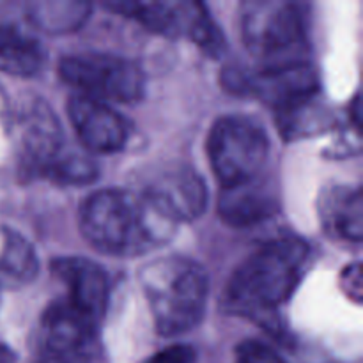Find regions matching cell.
I'll return each mask as SVG.
<instances>
[{"instance_id": "obj_12", "label": "cell", "mask_w": 363, "mask_h": 363, "mask_svg": "<svg viewBox=\"0 0 363 363\" xmlns=\"http://www.w3.org/2000/svg\"><path fill=\"white\" fill-rule=\"evenodd\" d=\"M98 326L66 298L50 303L38 330V354L91 357Z\"/></svg>"}, {"instance_id": "obj_19", "label": "cell", "mask_w": 363, "mask_h": 363, "mask_svg": "<svg viewBox=\"0 0 363 363\" xmlns=\"http://www.w3.org/2000/svg\"><path fill=\"white\" fill-rule=\"evenodd\" d=\"M45 177L60 184L82 186V184L92 183L98 177V167H96L94 160H91L89 156L64 149L59 158L46 170Z\"/></svg>"}, {"instance_id": "obj_11", "label": "cell", "mask_w": 363, "mask_h": 363, "mask_svg": "<svg viewBox=\"0 0 363 363\" xmlns=\"http://www.w3.org/2000/svg\"><path fill=\"white\" fill-rule=\"evenodd\" d=\"M67 117L80 144L94 155L123 151L131 135L126 117L98 99L73 94L67 101Z\"/></svg>"}, {"instance_id": "obj_7", "label": "cell", "mask_w": 363, "mask_h": 363, "mask_svg": "<svg viewBox=\"0 0 363 363\" xmlns=\"http://www.w3.org/2000/svg\"><path fill=\"white\" fill-rule=\"evenodd\" d=\"M241 38L250 53L269 64L286 62L282 55L305 39L303 6L291 0H247L240 13Z\"/></svg>"}, {"instance_id": "obj_9", "label": "cell", "mask_w": 363, "mask_h": 363, "mask_svg": "<svg viewBox=\"0 0 363 363\" xmlns=\"http://www.w3.org/2000/svg\"><path fill=\"white\" fill-rule=\"evenodd\" d=\"M140 191L176 223L201 218L209 197L202 176L186 163H169L155 170Z\"/></svg>"}, {"instance_id": "obj_20", "label": "cell", "mask_w": 363, "mask_h": 363, "mask_svg": "<svg viewBox=\"0 0 363 363\" xmlns=\"http://www.w3.org/2000/svg\"><path fill=\"white\" fill-rule=\"evenodd\" d=\"M234 363H286V360L262 340L248 339L236 347Z\"/></svg>"}, {"instance_id": "obj_17", "label": "cell", "mask_w": 363, "mask_h": 363, "mask_svg": "<svg viewBox=\"0 0 363 363\" xmlns=\"http://www.w3.org/2000/svg\"><path fill=\"white\" fill-rule=\"evenodd\" d=\"M39 273V261L34 247L16 230L4 229L0 250V282L25 286Z\"/></svg>"}, {"instance_id": "obj_18", "label": "cell", "mask_w": 363, "mask_h": 363, "mask_svg": "<svg viewBox=\"0 0 363 363\" xmlns=\"http://www.w3.org/2000/svg\"><path fill=\"white\" fill-rule=\"evenodd\" d=\"M91 13V4L80 0H55L34 2L28 7V18L48 34L73 32L85 23Z\"/></svg>"}, {"instance_id": "obj_22", "label": "cell", "mask_w": 363, "mask_h": 363, "mask_svg": "<svg viewBox=\"0 0 363 363\" xmlns=\"http://www.w3.org/2000/svg\"><path fill=\"white\" fill-rule=\"evenodd\" d=\"M197 353L186 344H172L165 350L158 351L147 363H195Z\"/></svg>"}, {"instance_id": "obj_4", "label": "cell", "mask_w": 363, "mask_h": 363, "mask_svg": "<svg viewBox=\"0 0 363 363\" xmlns=\"http://www.w3.org/2000/svg\"><path fill=\"white\" fill-rule=\"evenodd\" d=\"M206 151L220 186H233L261 176L269 156V137L252 117L223 116L209 130Z\"/></svg>"}, {"instance_id": "obj_16", "label": "cell", "mask_w": 363, "mask_h": 363, "mask_svg": "<svg viewBox=\"0 0 363 363\" xmlns=\"http://www.w3.org/2000/svg\"><path fill=\"white\" fill-rule=\"evenodd\" d=\"M46 50L28 32L11 21H0V71L11 77L30 78L41 73Z\"/></svg>"}, {"instance_id": "obj_24", "label": "cell", "mask_w": 363, "mask_h": 363, "mask_svg": "<svg viewBox=\"0 0 363 363\" xmlns=\"http://www.w3.org/2000/svg\"><path fill=\"white\" fill-rule=\"evenodd\" d=\"M14 360H16V357H14L13 351L4 346V344H0V363H14Z\"/></svg>"}, {"instance_id": "obj_21", "label": "cell", "mask_w": 363, "mask_h": 363, "mask_svg": "<svg viewBox=\"0 0 363 363\" xmlns=\"http://www.w3.org/2000/svg\"><path fill=\"white\" fill-rule=\"evenodd\" d=\"M340 287L346 293L350 300L360 303L363 296V279H362V266L360 262H353L347 266L340 275Z\"/></svg>"}, {"instance_id": "obj_6", "label": "cell", "mask_w": 363, "mask_h": 363, "mask_svg": "<svg viewBox=\"0 0 363 363\" xmlns=\"http://www.w3.org/2000/svg\"><path fill=\"white\" fill-rule=\"evenodd\" d=\"M106 9L124 14L147 30L167 38H186L216 57L225 50V38L208 7L197 0H151V2H106Z\"/></svg>"}, {"instance_id": "obj_10", "label": "cell", "mask_w": 363, "mask_h": 363, "mask_svg": "<svg viewBox=\"0 0 363 363\" xmlns=\"http://www.w3.org/2000/svg\"><path fill=\"white\" fill-rule=\"evenodd\" d=\"M64 151L59 119L43 98H32L20 116L18 162L25 174L45 176Z\"/></svg>"}, {"instance_id": "obj_14", "label": "cell", "mask_w": 363, "mask_h": 363, "mask_svg": "<svg viewBox=\"0 0 363 363\" xmlns=\"http://www.w3.org/2000/svg\"><path fill=\"white\" fill-rule=\"evenodd\" d=\"M279 188L262 176L245 183L222 186L218 197V215L227 225L245 229L254 227L280 213Z\"/></svg>"}, {"instance_id": "obj_15", "label": "cell", "mask_w": 363, "mask_h": 363, "mask_svg": "<svg viewBox=\"0 0 363 363\" xmlns=\"http://www.w3.org/2000/svg\"><path fill=\"white\" fill-rule=\"evenodd\" d=\"M319 220L332 238L360 243L363 238V197L360 188L333 184L319 195Z\"/></svg>"}, {"instance_id": "obj_13", "label": "cell", "mask_w": 363, "mask_h": 363, "mask_svg": "<svg viewBox=\"0 0 363 363\" xmlns=\"http://www.w3.org/2000/svg\"><path fill=\"white\" fill-rule=\"evenodd\" d=\"M50 268L66 286V300L96 325H101L110 298V280L105 269L98 262L77 255L55 259Z\"/></svg>"}, {"instance_id": "obj_23", "label": "cell", "mask_w": 363, "mask_h": 363, "mask_svg": "<svg viewBox=\"0 0 363 363\" xmlns=\"http://www.w3.org/2000/svg\"><path fill=\"white\" fill-rule=\"evenodd\" d=\"M34 363H91V357H62V354H35Z\"/></svg>"}, {"instance_id": "obj_1", "label": "cell", "mask_w": 363, "mask_h": 363, "mask_svg": "<svg viewBox=\"0 0 363 363\" xmlns=\"http://www.w3.org/2000/svg\"><path fill=\"white\" fill-rule=\"evenodd\" d=\"M78 225L96 250L113 257H135L169 243L177 223L142 191L106 188L82 202Z\"/></svg>"}, {"instance_id": "obj_2", "label": "cell", "mask_w": 363, "mask_h": 363, "mask_svg": "<svg viewBox=\"0 0 363 363\" xmlns=\"http://www.w3.org/2000/svg\"><path fill=\"white\" fill-rule=\"evenodd\" d=\"M138 280L160 335H183L201 325L209 298L204 266L190 257L169 255L145 264Z\"/></svg>"}, {"instance_id": "obj_3", "label": "cell", "mask_w": 363, "mask_h": 363, "mask_svg": "<svg viewBox=\"0 0 363 363\" xmlns=\"http://www.w3.org/2000/svg\"><path fill=\"white\" fill-rule=\"evenodd\" d=\"M308 257L311 248L300 238L266 241L234 269L227 298L241 311H273L293 296Z\"/></svg>"}, {"instance_id": "obj_8", "label": "cell", "mask_w": 363, "mask_h": 363, "mask_svg": "<svg viewBox=\"0 0 363 363\" xmlns=\"http://www.w3.org/2000/svg\"><path fill=\"white\" fill-rule=\"evenodd\" d=\"M223 85L238 94L257 96L277 110H291L312 101L319 92L318 71L303 60L268 64L254 73L245 69H225Z\"/></svg>"}, {"instance_id": "obj_5", "label": "cell", "mask_w": 363, "mask_h": 363, "mask_svg": "<svg viewBox=\"0 0 363 363\" xmlns=\"http://www.w3.org/2000/svg\"><path fill=\"white\" fill-rule=\"evenodd\" d=\"M59 77L77 94L119 105H135L145 96V74L137 62L110 53H73L60 59Z\"/></svg>"}]
</instances>
